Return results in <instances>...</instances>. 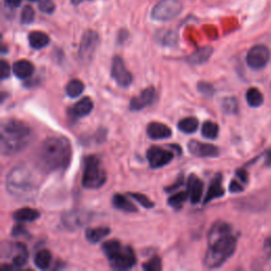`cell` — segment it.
Returning <instances> with one entry per match:
<instances>
[{
	"label": "cell",
	"instance_id": "cell-1",
	"mask_svg": "<svg viewBox=\"0 0 271 271\" xmlns=\"http://www.w3.org/2000/svg\"><path fill=\"white\" fill-rule=\"evenodd\" d=\"M71 144L65 137H50L41 143L36 154L37 168L46 173L66 170L71 160Z\"/></svg>",
	"mask_w": 271,
	"mask_h": 271
},
{
	"label": "cell",
	"instance_id": "cell-2",
	"mask_svg": "<svg viewBox=\"0 0 271 271\" xmlns=\"http://www.w3.org/2000/svg\"><path fill=\"white\" fill-rule=\"evenodd\" d=\"M32 139V131L19 120L4 119L0 126V151L3 155H14L25 150Z\"/></svg>",
	"mask_w": 271,
	"mask_h": 271
},
{
	"label": "cell",
	"instance_id": "cell-3",
	"mask_svg": "<svg viewBox=\"0 0 271 271\" xmlns=\"http://www.w3.org/2000/svg\"><path fill=\"white\" fill-rule=\"evenodd\" d=\"M5 186L13 197L20 200H32L37 195L39 181L31 169L26 165H18L8 174Z\"/></svg>",
	"mask_w": 271,
	"mask_h": 271
},
{
	"label": "cell",
	"instance_id": "cell-4",
	"mask_svg": "<svg viewBox=\"0 0 271 271\" xmlns=\"http://www.w3.org/2000/svg\"><path fill=\"white\" fill-rule=\"evenodd\" d=\"M102 250L113 269L128 270L136 265L137 258L133 248L123 246L120 241H107L102 245Z\"/></svg>",
	"mask_w": 271,
	"mask_h": 271
},
{
	"label": "cell",
	"instance_id": "cell-5",
	"mask_svg": "<svg viewBox=\"0 0 271 271\" xmlns=\"http://www.w3.org/2000/svg\"><path fill=\"white\" fill-rule=\"evenodd\" d=\"M238 244V239L233 234L229 238L209 245L205 254L204 264L207 268L214 269L220 267L233 255Z\"/></svg>",
	"mask_w": 271,
	"mask_h": 271
},
{
	"label": "cell",
	"instance_id": "cell-6",
	"mask_svg": "<svg viewBox=\"0 0 271 271\" xmlns=\"http://www.w3.org/2000/svg\"><path fill=\"white\" fill-rule=\"evenodd\" d=\"M106 172L102 169L100 159L96 156H88L84 160L82 185L85 189H100L106 182Z\"/></svg>",
	"mask_w": 271,
	"mask_h": 271
},
{
	"label": "cell",
	"instance_id": "cell-7",
	"mask_svg": "<svg viewBox=\"0 0 271 271\" xmlns=\"http://www.w3.org/2000/svg\"><path fill=\"white\" fill-rule=\"evenodd\" d=\"M182 11L179 0H160L151 11V17L158 22H169L177 17Z\"/></svg>",
	"mask_w": 271,
	"mask_h": 271
},
{
	"label": "cell",
	"instance_id": "cell-8",
	"mask_svg": "<svg viewBox=\"0 0 271 271\" xmlns=\"http://www.w3.org/2000/svg\"><path fill=\"white\" fill-rule=\"evenodd\" d=\"M100 43L98 33L94 31H86L82 37L80 48H79V58L82 61L87 62L92 60Z\"/></svg>",
	"mask_w": 271,
	"mask_h": 271
},
{
	"label": "cell",
	"instance_id": "cell-9",
	"mask_svg": "<svg viewBox=\"0 0 271 271\" xmlns=\"http://www.w3.org/2000/svg\"><path fill=\"white\" fill-rule=\"evenodd\" d=\"M247 64L254 70H261L265 68L270 60V51L266 46L256 45L248 51Z\"/></svg>",
	"mask_w": 271,
	"mask_h": 271
},
{
	"label": "cell",
	"instance_id": "cell-10",
	"mask_svg": "<svg viewBox=\"0 0 271 271\" xmlns=\"http://www.w3.org/2000/svg\"><path fill=\"white\" fill-rule=\"evenodd\" d=\"M147 158L151 169H159L169 164L174 158L172 151H166L159 147H151L147 151Z\"/></svg>",
	"mask_w": 271,
	"mask_h": 271
},
{
	"label": "cell",
	"instance_id": "cell-11",
	"mask_svg": "<svg viewBox=\"0 0 271 271\" xmlns=\"http://www.w3.org/2000/svg\"><path fill=\"white\" fill-rule=\"evenodd\" d=\"M111 76L116 83L121 87H128L133 83V75L125 67L121 58L116 57L111 64Z\"/></svg>",
	"mask_w": 271,
	"mask_h": 271
},
{
	"label": "cell",
	"instance_id": "cell-12",
	"mask_svg": "<svg viewBox=\"0 0 271 271\" xmlns=\"http://www.w3.org/2000/svg\"><path fill=\"white\" fill-rule=\"evenodd\" d=\"M91 218V214L86 211L81 210H70L66 211L61 215V222L67 229L74 230L80 227H83Z\"/></svg>",
	"mask_w": 271,
	"mask_h": 271
},
{
	"label": "cell",
	"instance_id": "cell-13",
	"mask_svg": "<svg viewBox=\"0 0 271 271\" xmlns=\"http://www.w3.org/2000/svg\"><path fill=\"white\" fill-rule=\"evenodd\" d=\"M187 149H189V151L193 156L200 158H211L217 157L219 155V150L215 145L203 143L196 140H191L189 145H187Z\"/></svg>",
	"mask_w": 271,
	"mask_h": 271
},
{
	"label": "cell",
	"instance_id": "cell-14",
	"mask_svg": "<svg viewBox=\"0 0 271 271\" xmlns=\"http://www.w3.org/2000/svg\"><path fill=\"white\" fill-rule=\"evenodd\" d=\"M233 234V229L228 222L218 220L216 222H214L210 229L209 234H208V245H211L213 242L225 240Z\"/></svg>",
	"mask_w": 271,
	"mask_h": 271
},
{
	"label": "cell",
	"instance_id": "cell-15",
	"mask_svg": "<svg viewBox=\"0 0 271 271\" xmlns=\"http://www.w3.org/2000/svg\"><path fill=\"white\" fill-rule=\"evenodd\" d=\"M155 96H156L155 88L152 86H150L147 89H144L140 94L134 96V98L130 100L129 109L131 111H139L145 107H148L152 102H154Z\"/></svg>",
	"mask_w": 271,
	"mask_h": 271
},
{
	"label": "cell",
	"instance_id": "cell-16",
	"mask_svg": "<svg viewBox=\"0 0 271 271\" xmlns=\"http://www.w3.org/2000/svg\"><path fill=\"white\" fill-rule=\"evenodd\" d=\"M187 193H189V197L191 203L193 205L198 204L201 200V196H203L204 192V182L196 176V175H190L187 178Z\"/></svg>",
	"mask_w": 271,
	"mask_h": 271
},
{
	"label": "cell",
	"instance_id": "cell-17",
	"mask_svg": "<svg viewBox=\"0 0 271 271\" xmlns=\"http://www.w3.org/2000/svg\"><path fill=\"white\" fill-rule=\"evenodd\" d=\"M93 109V102L89 98V96H85L79 102H76L72 107L69 108V115L73 119H80L85 116H88L91 110Z\"/></svg>",
	"mask_w": 271,
	"mask_h": 271
},
{
	"label": "cell",
	"instance_id": "cell-18",
	"mask_svg": "<svg viewBox=\"0 0 271 271\" xmlns=\"http://www.w3.org/2000/svg\"><path fill=\"white\" fill-rule=\"evenodd\" d=\"M147 133L152 140H161V139H166L172 136V129L163 123L151 122L148 125Z\"/></svg>",
	"mask_w": 271,
	"mask_h": 271
},
{
	"label": "cell",
	"instance_id": "cell-19",
	"mask_svg": "<svg viewBox=\"0 0 271 271\" xmlns=\"http://www.w3.org/2000/svg\"><path fill=\"white\" fill-rule=\"evenodd\" d=\"M225 194V190L224 187H222V178L220 174H217L216 176H215L212 181L210 182L209 189L207 191V194L204 199V203L208 204L209 201L215 199V198H219L222 197Z\"/></svg>",
	"mask_w": 271,
	"mask_h": 271
},
{
	"label": "cell",
	"instance_id": "cell-20",
	"mask_svg": "<svg viewBox=\"0 0 271 271\" xmlns=\"http://www.w3.org/2000/svg\"><path fill=\"white\" fill-rule=\"evenodd\" d=\"M34 66L31 61L27 60H20L14 62L13 65V73L15 74L16 78L24 80L28 79L33 74Z\"/></svg>",
	"mask_w": 271,
	"mask_h": 271
},
{
	"label": "cell",
	"instance_id": "cell-21",
	"mask_svg": "<svg viewBox=\"0 0 271 271\" xmlns=\"http://www.w3.org/2000/svg\"><path fill=\"white\" fill-rule=\"evenodd\" d=\"M40 214L32 208H22L13 213V218L17 222H31L38 219Z\"/></svg>",
	"mask_w": 271,
	"mask_h": 271
},
{
	"label": "cell",
	"instance_id": "cell-22",
	"mask_svg": "<svg viewBox=\"0 0 271 271\" xmlns=\"http://www.w3.org/2000/svg\"><path fill=\"white\" fill-rule=\"evenodd\" d=\"M29 259V253H28V249L24 244H15L14 245V255L12 258L13 265L16 268H22L28 263Z\"/></svg>",
	"mask_w": 271,
	"mask_h": 271
},
{
	"label": "cell",
	"instance_id": "cell-23",
	"mask_svg": "<svg viewBox=\"0 0 271 271\" xmlns=\"http://www.w3.org/2000/svg\"><path fill=\"white\" fill-rule=\"evenodd\" d=\"M213 53V48L210 46H206L200 48V49L193 52L189 58H187V61L192 65H201L206 62Z\"/></svg>",
	"mask_w": 271,
	"mask_h": 271
},
{
	"label": "cell",
	"instance_id": "cell-24",
	"mask_svg": "<svg viewBox=\"0 0 271 271\" xmlns=\"http://www.w3.org/2000/svg\"><path fill=\"white\" fill-rule=\"evenodd\" d=\"M109 233L110 229L107 227L88 228L85 232V238L91 244H96V242L101 241L104 238H106Z\"/></svg>",
	"mask_w": 271,
	"mask_h": 271
},
{
	"label": "cell",
	"instance_id": "cell-25",
	"mask_svg": "<svg viewBox=\"0 0 271 271\" xmlns=\"http://www.w3.org/2000/svg\"><path fill=\"white\" fill-rule=\"evenodd\" d=\"M29 43L33 49H43L50 43V38L46 33L40 31H34L29 34Z\"/></svg>",
	"mask_w": 271,
	"mask_h": 271
},
{
	"label": "cell",
	"instance_id": "cell-26",
	"mask_svg": "<svg viewBox=\"0 0 271 271\" xmlns=\"http://www.w3.org/2000/svg\"><path fill=\"white\" fill-rule=\"evenodd\" d=\"M111 201H113V206L118 210L127 213H135L138 211L137 207L131 204L126 197L122 195V194H115Z\"/></svg>",
	"mask_w": 271,
	"mask_h": 271
},
{
	"label": "cell",
	"instance_id": "cell-27",
	"mask_svg": "<svg viewBox=\"0 0 271 271\" xmlns=\"http://www.w3.org/2000/svg\"><path fill=\"white\" fill-rule=\"evenodd\" d=\"M51 252L47 249H41L35 254V258H34V264L35 266L40 270H46L50 267L51 264Z\"/></svg>",
	"mask_w": 271,
	"mask_h": 271
},
{
	"label": "cell",
	"instance_id": "cell-28",
	"mask_svg": "<svg viewBox=\"0 0 271 271\" xmlns=\"http://www.w3.org/2000/svg\"><path fill=\"white\" fill-rule=\"evenodd\" d=\"M198 125H199V122L196 118L187 117L178 122L177 127L180 131H182L184 134H193L197 130Z\"/></svg>",
	"mask_w": 271,
	"mask_h": 271
},
{
	"label": "cell",
	"instance_id": "cell-29",
	"mask_svg": "<svg viewBox=\"0 0 271 271\" xmlns=\"http://www.w3.org/2000/svg\"><path fill=\"white\" fill-rule=\"evenodd\" d=\"M84 89H85L84 83L78 79H74V80H71L66 85V93L69 98L74 99V98H78L79 95H81L83 91H84Z\"/></svg>",
	"mask_w": 271,
	"mask_h": 271
},
{
	"label": "cell",
	"instance_id": "cell-30",
	"mask_svg": "<svg viewBox=\"0 0 271 271\" xmlns=\"http://www.w3.org/2000/svg\"><path fill=\"white\" fill-rule=\"evenodd\" d=\"M246 100L249 106L251 107H260L264 102L263 93L258 88H249L246 93Z\"/></svg>",
	"mask_w": 271,
	"mask_h": 271
},
{
	"label": "cell",
	"instance_id": "cell-31",
	"mask_svg": "<svg viewBox=\"0 0 271 271\" xmlns=\"http://www.w3.org/2000/svg\"><path fill=\"white\" fill-rule=\"evenodd\" d=\"M218 134H219V127L216 123H214L212 121H206L203 124V127H201V135H203L205 138L213 140V139L217 138Z\"/></svg>",
	"mask_w": 271,
	"mask_h": 271
},
{
	"label": "cell",
	"instance_id": "cell-32",
	"mask_svg": "<svg viewBox=\"0 0 271 271\" xmlns=\"http://www.w3.org/2000/svg\"><path fill=\"white\" fill-rule=\"evenodd\" d=\"M189 197V193L186 192H179L177 194H175V195L171 196L169 199H168V205L172 208H174V209H180V208L182 207V205L185 203V200Z\"/></svg>",
	"mask_w": 271,
	"mask_h": 271
},
{
	"label": "cell",
	"instance_id": "cell-33",
	"mask_svg": "<svg viewBox=\"0 0 271 271\" xmlns=\"http://www.w3.org/2000/svg\"><path fill=\"white\" fill-rule=\"evenodd\" d=\"M221 109L227 115H234L238 113L239 110V103L238 100L232 96L229 98H225L221 102Z\"/></svg>",
	"mask_w": 271,
	"mask_h": 271
},
{
	"label": "cell",
	"instance_id": "cell-34",
	"mask_svg": "<svg viewBox=\"0 0 271 271\" xmlns=\"http://www.w3.org/2000/svg\"><path fill=\"white\" fill-rule=\"evenodd\" d=\"M128 195L130 197H133L136 201H138L139 204H140L142 207L147 208V209H151V208L154 207V203L148 197L143 195V194H140V193H129Z\"/></svg>",
	"mask_w": 271,
	"mask_h": 271
},
{
	"label": "cell",
	"instance_id": "cell-35",
	"mask_svg": "<svg viewBox=\"0 0 271 271\" xmlns=\"http://www.w3.org/2000/svg\"><path fill=\"white\" fill-rule=\"evenodd\" d=\"M142 268L144 270H147V271H159V270H161L162 269L161 260H160V258H158V256H154V258H151L147 263H144Z\"/></svg>",
	"mask_w": 271,
	"mask_h": 271
},
{
	"label": "cell",
	"instance_id": "cell-36",
	"mask_svg": "<svg viewBox=\"0 0 271 271\" xmlns=\"http://www.w3.org/2000/svg\"><path fill=\"white\" fill-rule=\"evenodd\" d=\"M34 17H35V14H34V10L31 8L30 5H27L23 9L22 16H20V20H22V24L24 25H29L31 24Z\"/></svg>",
	"mask_w": 271,
	"mask_h": 271
},
{
	"label": "cell",
	"instance_id": "cell-37",
	"mask_svg": "<svg viewBox=\"0 0 271 271\" xmlns=\"http://www.w3.org/2000/svg\"><path fill=\"white\" fill-rule=\"evenodd\" d=\"M39 10L41 12H44L46 14H51L53 13L54 9H55V5L54 3L51 1V0H41V1L39 2Z\"/></svg>",
	"mask_w": 271,
	"mask_h": 271
},
{
	"label": "cell",
	"instance_id": "cell-38",
	"mask_svg": "<svg viewBox=\"0 0 271 271\" xmlns=\"http://www.w3.org/2000/svg\"><path fill=\"white\" fill-rule=\"evenodd\" d=\"M198 90L200 93H203L208 96H212L214 94L213 86L211 84H208V83H205V82L198 83Z\"/></svg>",
	"mask_w": 271,
	"mask_h": 271
},
{
	"label": "cell",
	"instance_id": "cell-39",
	"mask_svg": "<svg viewBox=\"0 0 271 271\" xmlns=\"http://www.w3.org/2000/svg\"><path fill=\"white\" fill-rule=\"evenodd\" d=\"M10 76V66L5 60H1L0 62V78L2 80L8 79Z\"/></svg>",
	"mask_w": 271,
	"mask_h": 271
},
{
	"label": "cell",
	"instance_id": "cell-40",
	"mask_svg": "<svg viewBox=\"0 0 271 271\" xmlns=\"http://www.w3.org/2000/svg\"><path fill=\"white\" fill-rule=\"evenodd\" d=\"M12 236H14V238H19V236H26L28 235V231L26 230V228L22 225H16L13 227V230H12Z\"/></svg>",
	"mask_w": 271,
	"mask_h": 271
},
{
	"label": "cell",
	"instance_id": "cell-41",
	"mask_svg": "<svg viewBox=\"0 0 271 271\" xmlns=\"http://www.w3.org/2000/svg\"><path fill=\"white\" fill-rule=\"evenodd\" d=\"M229 191L231 193H240L244 191V187L241 186V183L236 181V180H232L230 182V185H229Z\"/></svg>",
	"mask_w": 271,
	"mask_h": 271
},
{
	"label": "cell",
	"instance_id": "cell-42",
	"mask_svg": "<svg viewBox=\"0 0 271 271\" xmlns=\"http://www.w3.org/2000/svg\"><path fill=\"white\" fill-rule=\"evenodd\" d=\"M182 182H183L182 177H179V179L177 180V181H176L175 183H174V184H172V185H170V186L166 187L165 191H166V192H172V191H174V190H176L177 187H179L180 185L182 184Z\"/></svg>",
	"mask_w": 271,
	"mask_h": 271
},
{
	"label": "cell",
	"instance_id": "cell-43",
	"mask_svg": "<svg viewBox=\"0 0 271 271\" xmlns=\"http://www.w3.org/2000/svg\"><path fill=\"white\" fill-rule=\"evenodd\" d=\"M4 2L10 8H17L22 3V0H4Z\"/></svg>",
	"mask_w": 271,
	"mask_h": 271
},
{
	"label": "cell",
	"instance_id": "cell-44",
	"mask_svg": "<svg viewBox=\"0 0 271 271\" xmlns=\"http://www.w3.org/2000/svg\"><path fill=\"white\" fill-rule=\"evenodd\" d=\"M236 174H238V176L241 178V180L242 182H245V183L248 182V175H247V173H246L245 170H240V171H238V173H236Z\"/></svg>",
	"mask_w": 271,
	"mask_h": 271
},
{
	"label": "cell",
	"instance_id": "cell-45",
	"mask_svg": "<svg viewBox=\"0 0 271 271\" xmlns=\"http://www.w3.org/2000/svg\"><path fill=\"white\" fill-rule=\"evenodd\" d=\"M265 249H266V251L269 254H271V238L266 239V241H265Z\"/></svg>",
	"mask_w": 271,
	"mask_h": 271
},
{
	"label": "cell",
	"instance_id": "cell-46",
	"mask_svg": "<svg viewBox=\"0 0 271 271\" xmlns=\"http://www.w3.org/2000/svg\"><path fill=\"white\" fill-rule=\"evenodd\" d=\"M266 165L271 168V151H268L266 154Z\"/></svg>",
	"mask_w": 271,
	"mask_h": 271
},
{
	"label": "cell",
	"instance_id": "cell-47",
	"mask_svg": "<svg viewBox=\"0 0 271 271\" xmlns=\"http://www.w3.org/2000/svg\"><path fill=\"white\" fill-rule=\"evenodd\" d=\"M83 1H86V0H71V2H72L74 5H78V4H80L81 2H83Z\"/></svg>",
	"mask_w": 271,
	"mask_h": 271
},
{
	"label": "cell",
	"instance_id": "cell-48",
	"mask_svg": "<svg viewBox=\"0 0 271 271\" xmlns=\"http://www.w3.org/2000/svg\"><path fill=\"white\" fill-rule=\"evenodd\" d=\"M29 1H36V0H29Z\"/></svg>",
	"mask_w": 271,
	"mask_h": 271
}]
</instances>
